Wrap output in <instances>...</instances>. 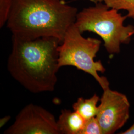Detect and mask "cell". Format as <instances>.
<instances>
[{"label":"cell","mask_w":134,"mask_h":134,"mask_svg":"<svg viewBox=\"0 0 134 134\" xmlns=\"http://www.w3.org/2000/svg\"><path fill=\"white\" fill-rule=\"evenodd\" d=\"M57 39H34L12 36V49L7 69L11 76L29 91L39 93L54 91L58 81Z\"/></svg>","instance_id":"6da1fadb"},{"label":"cell","mask_w":134,"mask_h":134,"mask_svg":"<svg viewBox=\"0 0 134 134\" xmlns=\"http://www.w3.org/2000/svg\"><path fill=\"white\" fill-rule=\"evenodd\" d=\"M77 13L63 0H13L6 25L20 38L53 37L61 43Z\"/></svg>","instance_id":"7a4b0ae2"},{"label":"cell","mask_w":134,"mask_h":134,"mask_svg":"<svg viewBox=\"0 0 134 134\" xmlns=\"http://www.w3.org/2000/svg\"><path fill=\"white\" fill-rule=\"evenodd\" d=\"M118 11L105 4L98 3L78 12L74 25L81 34L88 31L99 35L109 54H118L122 44L129 43L134 26H125L124 22L127 16Z\"/></svg>","instance_id":"3957f363"},{"label":"cell","mask_w":134,"mask_h":134,"mask_svg":"<svg viewBox=\"0 0 134 134\" xmlns=\"http://www.w3.org/2000/svg\"><path fill=\"white\" fill-rule=\"evenodd\" d=\"M82 34L74 24L68 29L58 48L59 67L73 66L91 75L104 90L109 87V82L105 77H100L99 72L104 73L105 68L100 61L94 60L101 41L85 38Z\"/></svg>","instance_id":"277c9868"},{"label":"cell","mask_w":134,"mask_h":134,"mask_svg":"<svg viewBox=\"0 0 134 134\" xmlns=\"http://www.w3.org/2000/svg\"><path fill=\"white\" fill-rule=\"evenodd\" d=\"M5 134H60L55 116L40 106L30 103L16 116Z\"/></svg>","instance_id":"5b68a950"},{"label":"cell","mask_w":134,"mask_h":134,"mask_svg":"<svg viewBox=\"0 0 134 134\" xmlns=\"http://www.w3.org/2000/svg\"><path fill=\"white\" fill-rule=\"evenodd\" d=\"M103 91L96 117L103 134H114L129 118V101L126 95L109 87Z\"/></svg>","instance_id":"8992f818"},{"label":"cell","mask_w":134,"mask_h":134,"mask_svg":"<svg viewBox=\"0 0 134 134\" xmlns=\"http://www.w3.org/2000/svg\"><path fill=\"white\" fill-rule=\"evenodd\" d=\"M86 120L75 111H61L57 120L60 134H80Z\"/></svg>","instance_id":"52a82bcc"},{"label":"cell","mask_w":134,"mask_h":134,"mask_svg":"<svg viewBox=\"0 0 134 134\" xmlns=\"http://www.w3.org/2000/svg\"><path fill=\"white\" fill-rule=\"evenodd\" d=\"M100 99L99 96L96 94L88 99L79 97L72 105L73 110L81 115L85 120H88L96 116L98 111L97 104Z\"/></svg>","instance_id":"ba28073f"},{"label":"cell","mask_w":134,"mask_h":134,"mask_svg":"<svg viewBox=\"0 0 134 134\" xmlns=\"http://www.w3.org/2000/svg\"><path fill=\"white\" fill-rule=\"evenodd\" d=\"M104 4L110 8L126 10L127 18L134 19V0H103Z\"/></svg>","instance_id":"9c48e42d"},{"label":"cell","mask_w":134,"mask_h":134,"mask_svg":"<svg viewBox=\"0 0 134 134\" xmlns=\"http://www.w3.org/2000/svg\"><path fill=\"white\" fill-rule=\"evenodd\" d=\"M80 134H103L102 128L96 117L86 120Z\"/></svg>","instance_id":"30bf717a"},{"label":"cell","mask_w":134,"mask_h":134,"mask_svg":"<svg viewBox=\"0 0 134 134\" xmlns=\"http://www.w3.org/2000/svg\"><path fill=\"white\" fill-rule=\"evenodd\" d=\"M13 0H0V27H3L8 19Z\"/></svg>","instance_id":"8fae6325"},{"label":"cell","mask_w":134,"mask_h":134,"mask_svg":"<svg viewBox=\"0 0 134 134\" xmlns=\"http://www.w3.org/2000/svg\"><path fill=\"white\" fill-rule=\"evenodd\" d=\"M11 118L10 116L8 115V116H5L2 118L0 119V127L2 128L4 127L5 125L6 124Z\"/></svg>","instance_id":"7c38bea8"},{"label":"cell","mask_w":134,"mask_h":134,"mask_svg":"<svg viewBox=\"0 0 134 134\" xmlns=\"http://www.w3.org/2000/svg\"><path fill=\"white\" fill-rule=\"evenodd\" d=\"M121 134H134V123L132 126H131L129 129L126 130L122 133H120Z\"/></svg>","instance_id":"4fadbf2b"},{"label":"cell","mask_w":134,"mask_h":134,"mask_svg":"<svg viewBox=\"0 0 134 134\" xmlns=\"http://www.w3.org/2000/svg\"><path fill=\"white\" fill-rule=\"evenodd\" d=\"M90 1H91L92 2H94L96 4V3H101L102 2V1H103V0H89Z\"/></svg>","instance_id":"5bb4252c"},{"label":"cell","mask_w":134,"mask_h":134,"mask_svg":"<svg viewBox=\"0 0 134 134\" xmlns=\"http://www.w3.org/2000/svg\"><path fill=\"white\" fill-rule=\"evenodd\" d=\"M134 31H133V33H132V35H134Z\"/></svg>","instance_id":"9a60e30c"}]
</instances>
